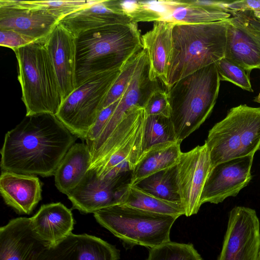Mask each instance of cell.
I'll list each match as a JSON object with an SVG mask.
<instances>
[{"label":"cell","mask_w":260,"mask_h":260,"mask_svg":"<svg viewBox=\"0 0 260 260\" xmlns=\"http://www.w3.org/2000/svg\"><path fill=\"white\" fill-rule=\"evenodd\" d=\"M76 138L55 115H26L5 135L1 169L24 175H54Z\"/></svg>","instance_id":"cell-1"},{"label":"cell","mask_w":260,"mask_h":260,"mask_svg":"<svg viewBox=\"0 0 260 260\" xmlns=\"http://www.w3.org/2000/svg\"><path fill=\"white\" fill-rule=\"evenodd\" d=\"M137 24L108 25L77 36L76 87L97 74L120 69L143 49Z\"/></svg>","instance_id":"cell-2"},{"label":"cell","mask_w":260,"mask_h":260,"mask_svg":"<svg viewBox=\"0 0 260 260\" xmlns=\"http://www.w3.org/2000/svg\"><path fill=\"white\" fill-rule=\"evenodd\" d=\"M226 23L175 24L167 88L225 56Z\"/></svg>","instance_id":"cell-3"},{"label":"cell","mask_w":260,"mask_h":260,"mask_svg":"<svg viewBox=\"0 0 260 260\" xmlns=\"http://www.w3.org/2000/svg\"><path fill=\"white\" fill-rule=\"evenodd\" d=\"M220 83L215 62L167 88L171 109L170 118L177 141L182 142L210 116L216 102Z\"/></svg>","instance_id":"cell-4"},{"label":"cell","mask_w":260,"mask_h":260,"mask_svg":"<svg viewBox=\"0 0 260 260\" xmlns=\"http://www.w3.org/2000/svg\"><path fill=\"white\" fill-rule=\"evenodd\" d=\"M45 39L13 50L17 59L18 79L26 116L41 114L56 116L63 102Z\"/></svg>","instance_id":"cell-5"},{"label":"cell","mask_w":260,"mask_h":260,"mask_svg":"<svg viewBox=\"0 0 260 260\" xmlns=\"http://www.w3.org/2000/svg\"><path fill=\"white\" fill-rule=\"evenodd\" d=\"M205 143L211 168L230 159L254 155L260 147V107L240 105L209 131Z\"/></svg>","instance_id":"cell-6"},{"label":"cell","mask_w":260,"mask_h":260,"mask_svg":"<svg viewBox=\"0 0 260 260\" xmlns=\"http://www.w3.org/2000/svg\"><path fill=\"white\" fill-rule=\"evenodd\" d=\"M144 108L136 106L125 114L105 143L93 154L89 169L103 178L132 173L143 152Z\"/></svg>","instance_id":"cell-7"},{"label":"cell","mask_w":260,"mask_h":260,"mask_svg":"<svg viewBox=\"0 0 260 260\" xmlns=\"http://www.w3.org/2000/svg\"><path fill=\"white\" fill-rule=\"evenodd\" d=\"M97 222L129 246L149 248L170 241L176 217L118 204L93 213Z\"/></svg>","instance_id":"cell-8"},{"label":"cell","mask_w":260,"mask_h":260,"mask_svg":"<svg viewBox=\"0 0 260 260\" xmlns=\"http://www.w3.org/2000/svg\"><path fill=\"white\" fill-rule=\"evenodd\" d=\"M120 72L117 69L91 77L63 101L56 116L77 137L85 140Z\"/></svg>","instance_id":"cell-9"},{"label":"cell","mask_w":260,"mask_h":260,"mask_svg":"<svg viewBox=\"0 0 260 260\" xmlns=\"http://www.w3.org/2000/svg\"><path fill=\"white\" fill-rule=\"evenodd\" d=\"M226 23L224 57L248 71L260 69V19L252 11L233 12Z\"/></svg>","instance_id":"cell-10"},{"label":"cell","mask_w":260,"mask_h":260,"mask_svg":"<svg viewBox=\"0 0 260 260\" xmlns=\"http://www.w3.org/2000/svg\"><path fill=\"white\" fill-rule=\"evenodd\" d=\"M260 223L253 209L235 206L230 211L221 252L217 260H257Z\"/></svg>","instance_id":"cell-11"},{"label":"cell","mask_w":260,"mask_h":260,"mask_svg":"<svg viewBox=\"0 0 260 260\" xmlns=\"http://www.w3.org/2000/svg\"><path fill=\"white\" fill-rule=\"evenodd\" d=\"M211 169L210 155L205 143L181 152L176 164L177 181L185 216L198 212L202 205L203 189Z\"/></svg>","instance_id":"cell-12"},{"label":"cell","mask_w":260,"mask_h":260,"mask_svg":"<svg viewBox=\"0 0 260 260\" xmlns=\"http://www.w3.org/2000/svg\"><path fill=\"white\" fill-rule=\"evenodd\" d=\"M99 177L95 169H89L79 184L67 196L73 207L84 213H94L120 204L127 185L126 177Z\"/></svg>","instance_id":"cell-13"},{"label":"cell","mask_w":260,"mask_h":260,"mask_svg":"<svg viewBox=\"0 0 260 260\" xmlns=\"http://www.w3.org/2000/svg\"><path fill=\"white\" fill-rule=\"evenodd\" d=\"M254 155L230 159L211 168L201 195V204H217L236 197L252 179Z\"/></svg>","instance_id":"cell-14"},{"label":"cell","mask_w":260,"mask_h":260,"mask_svg":"<svg viewBox=\"0 0 260 260\" xmlns=\"http://www.w3.org/2000/svg\"><path fill=\"white\" fill-rule=\"evenodd\" d=\"M119 250L104 240L86 234L72 233L49 245L37 260H118Z\"/></svg>","instance_id":"cell-15"},{"label":"cell","mask_w":260,"mask_h":260,"mask_svg":"<svg viewBox=\"0 0 260 260\" xmlns=\"http://www.w3.org/2000/svg\"><path fill=\"white\" fill-rule=\"evenodd\" d=\"M49 245L36 233L31 218H14L0 229V260H37Z\"/></svg>","instance_id":"cell-16"},{"label":"cell","mask_w":260,"mask_h":260,"mask_svg":"<svg viewBox=\"0 0 260 260\" xmlns=\"http://www.w3.org/2000/svg\"><path fill=\"white\" fill-rule=\"evenodd\" d=\"M45 43L63 101L76 88V37L58 22Z\"/></svg>","instance_id":"cell-17"},{"label":"cell","mask_w":260,"mask_h":260,"mask_svg":"<svg viewBox=\"0 0 260 260\" xmlns=\"http://www.w3.org/2000/svg\"><path fill=\"white\" fill-rule=\"evenodd\" d=\"M58 22L47 12L24 7L18 0H0V29L14 30L37 41L46 38Z\"/></svg>","instance_id":"cell-18"},{"label":"cell","mask_w":260,"mask_h":260,"mask_svg":"<svg viewBox=\"0 0 260 260\" xmlns=\"http://www.w3.org/2000/svg\"><path fill=\"white\" fill-rule=\"evenodd\" d=\"M155 3L159 21L175 24L207 23L222 21L231 16L222 7V1L167 0Z\"/></svg>","instance_id":"cell-19"},{"label":"cell","mask_w":260,"mask_h":260,"mask_svg":"<svg viewBox=\"0 0 260 260\" xmlns=\"http://www.w3.org/2000/svg\"><path fill=\"white\" fill-rule=\"evenodd\" d=\"M132 22L123 11L119 0H96L90 6L65 16L58 22L77 37L89 30Z\"/></svg>","instance_id":"cell-20"},{"label":"cell","mask_w":260,"mask_h":260,"mask_svg":"<svg viewBox=\"0 0 260 260\" xmlns=\"http://www.w3.org/2000/svg\"><path fill=\"white\" fill-rule=\"evenodd\" d=\"M174 25L164 21L154 22L152 29L141 36L143 49L149 64V79L151 81L159 80L166 87Z\"/></svg>","instance_id":"cell-21"},{"label":"cell","mask_w":260,"mask_h":260,"mask_svg":"<svg viewBox=\"0 0 260 260\" xmlns=\"http://www.w3.org/2000/svg\"><path fill=\"white\" fill-rule=\"evenodd\" d=\"M0 191L5 203L20 214H30L41 200L38 177L2 171Z\"/></svg>","instance_id":"cell-22"},{"label":"cell","mask_w":260,"mask_h":260,"mask_svg":"<svg viewBox=\"0 0 260 260\" xmlns=\"http://www.w3.org/2000/svg\"><path fill=\"white\" fill-rule=\"evenodd\" d=\"M158 87L157 81H151L149 79V64L145 50L117 106L106 124L105 130L112 133L132 107L139 106L144 108L151 92Z\"/></svg>","instance_id":"cell-23"},{"label":"cell","mask_w":260,"mask_h":260,"mask_svg":"<svg viewBox=\"0 0 260 260\" xmlns=\"http://www.w3.org/2000/svg\"><path fill=\"white\" fill-rule=\"evenodd\" d=\"M30 218L36 233L50 245L72 233L74 224L71 210L59 202L43 205Z\"/></svg>","instance_id":"cell-24"},{"label":"cell","mask_w":260,"mask_h":260,"mask_svg":"<svg viewBox=\"0 0 260 260\" xmlns=\"http://www.w3.org/2000/svg\"><path fill=\"white\" fill-rule=\"evenodd\" d=\"M91 162V155L87 144L75 143L54 173L55 184L58 190L68 196L83 179Z\"/></svg>","instance_id":"cell-25"},{"label":"cell","mask_w":260,"mask_h":260,"mask_svg":"<svg viewBox=\"0 0 260 260\" xmlns=\"http://www.w3.org/2000/svg\"><path fill=\"white\" fill-rule=\"evenodd\" d=\"M181 143L159 144L144 151L132 172L129 184L135 185L152 174L176 165L182 152Z\"/></svg>","instance_id":"cell-26"},{"label":"cell","mask_w":260,"mask_h":260,"mask_svg":"<svg viewBox=\"0 0 260 260\" xmlns=\"http://www.w3.org/2000/svg\"><path fill=\"white\" fill-rule=\"evenodd\" d=\"M119 204L177 218L185 215L181 204L159 199L131 184L127 185Z\"/></svg>","instance_id":"cell-27"},{"label":"cell","mask_w":260,"mask_h":260,"mask_svg":"<svg viewBox=\"0 0 260 260\" xmlns=\"http://www.w3.org/2000/svg\"><path fill=\"white\" fill-rule=\"evenodd\" d=\"M135 185L159 199L181 204L176 165L152 174Z\"/></svg>","instance_id":"cell-28"},{"label":"cell","mask_w":260,"mask_h":260,"mask_svg":"<svg viewBox=\"0 0 260 260\" xmlns=\"http://www.w3.org/2000/svg\"><path fill=\"white\" fill-rule=\"evenodd\" d=\"M176 141L170 117L146 115L144 129L143 152L154 145Z\"/></svg>","instance_id":"cell-29"},{"label":"cell","mask_w":260,"mask_h":260,"mask_svg":"<svg viewBox=\"0 0 260 260\" xmlns=\"http://www.w3.org/2000/svg\"><path fill=\"white\" fill-rule=\"evenodd\" d=\"M96 0L71 1H18L21 5L31 9L44 10L58 21L65 16L90 6Z\"/></svg>","instance_id":"cell-30"},{"label":"cell","mask_w":260,"mask_h":260,"mask_svg":"<svg viewBox=\"0 0 260 260\" xmlns=\"http://www.w3.org/2000/svg\"><path fill=\"white\" fill-rule=\"evenodd\" d=\"M146 260H203L192 244L171 241L149 248Z\"/></svg>","instance_id":"cell-31"},{"label":"cell","mask_w":260,"mask_h":260,"mask_svg":"<svg viewBox=\"0 0 260 260\" xmlns=\"http://www.w3.org/2000/svg\"><path fill=\"white\" fill-rule=\"evenodd\" d=\"M144 51V49H142L130 58L121 67L119 75L106 96L102 110L121 97L131 80Z\"/></svg>","instance_id":"cell-32"},{"label":"cell","mask_w":260,"mask_h":260,"mask_svg":"<svg viewBox=\"0 0 260 260\" xmlns=\"http://www.w3.org/2000/svg\"><path fill=\"white\" fill-rule=\"evenodd\" d=\"M220 81L233 83L242 89L253 92L248 71L225 57L216 62Z\"/></svg>","instance_id":"cell-33"},{"label":"cell","mask_w":260,"mask_h":260,"mask_svg":"<svg viewBox=\"0 0 260 260\" xmlns=\"http://www.w3.org/2000/svg\"><path fill=\"white\" fill-rule=\"evenodd\" d=\"M122 10L133 22L159 21L154 1H120Z\"/></svg>","instance_id":"cell-34"},{"label":"cell","mask_w":260,"mask_h":260,"mask_svg":"<svg viewBox=\"0 0 260 260\" xmlns=\"http://www.w3.org/2000/svg\"><path fill=\"white\" fill-rule=\"evenodd\" d=\"M144 108L146 115L170 117V105L168 94L159 86L154 89L148 97Z\"/></svg>","instance_id":"cell-35"},{"label":"cell","mask_w":260,"mask_h":260,"mask_svg":"<svg viewBox=\"0 0 260 260\" xmlns=\"http://www.w3.org/2000/svg\"><path fill=\"white\" fill-rule=\"evenodd\" d=\"M120 98L115 102L102 110L100 112L94 123L89 130L85 139L86 144L87 146L95 141L99 137L107 121L117 106Z\"/></svg>","instance_id":"cell-36"},{"label":"cell","mask_w":260,"mask_h":260,"mask_svg":"<svg viewBox=\"0 0 260 260\" xmlns=\"http://www.w3.org/2000/svg\"><path fill=\"white\" fill-rule=\"evenodd\" d=\"M36 41L34 39L12 30L0 29V45L13 50Z\"/></svg>","instance_id":"cell-37"},{"label":"cell","mask_w":260,"mask_h":260,"mask_svg":"<svg viewBox=\"0 0 260 260\" xmlns=\"http://www.w3.org/2000/svg\"><path fill=\"white\" fill-rule=\"evenodd\" d=\"M253 101L256 103H260V92L258 95L254 98Z\"/></svg>","instance_id":"cell-38"},{"label":"cell","mask_w":260,"mask_h":260,"mask_svg":"<svg viewBox=\"0 0 260 260\" xmlns=\"http://www.w3.org/2000/svg\"><path fill=\"white\" fill-rule=\"evenodd\" d=\"M257 260H260V249L258 252Z\"/></svg>","instance_id":"cell-39"}]
</instances>
